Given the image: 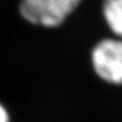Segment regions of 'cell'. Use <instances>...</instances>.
<instances>
[{
	"label": "cell",
	"mask_w": 122,
	"mask_h": 122,
	"mask_svg": "<svg viewBox=\"0 0 122 122\" xmlns=\"http://www.w3.org/2000/svg\"><path fill=\"white\" fill-rule=\"evenodd\" d=\"M81 0H21V16L33 25L56 28L78 6Z\"/></svg>",
	"instance_id": "cell-1"
},
{
	"label": "cell",
	"mask_w": 122,
	"mask_h": 122,
	"mask_svg": "<svg viewBox=\"0 0 122 122\" xmlns=\"http://www.w3.org/2000/svg\"><path fill=\"white\" fill-rule=\"evenodd\" d=\"M96 73L109 83L122 85V39H104L92 51Z\"/></svg>",
	"instance_id": "cell-2"
},
{
	"label": "cell",
	"mask_w": 122,
	"mask_h": 122,
	"mask_svg": "<svg viewBox=\"0 0 122 122\" xmlns=\"http://www.w3.org/2000/svg\"><path fill=\"white\" fill-rule=\"evenodd\" d=\"M103 14L110 30L122 39V0H104Z\"/></svg>",
	"instance_id": "cell-3"
},
{
	"label": "cell",
	"mask_w": 122,
	"mask_h": 122,
	"mask_svg": "<svg viewBox=\"0 0 122 122\" xmlns=\"http://www.w3.org/2000/svg\"><path fill=\"white\" fill-rule=\"evenodd\" d=\"M0 122H10L9 114L1 103H0Z\"/></svg>",
	"instance_id": "cell-4"
}]
</instances>
